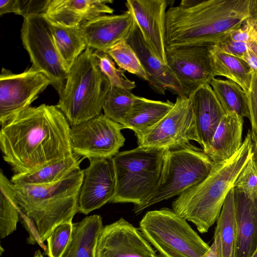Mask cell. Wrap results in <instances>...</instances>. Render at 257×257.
Wrapping results in <instances>:
<instances>
[{
  "mask_svg": "<svg viewBox=\"0 0 257 257\" xmlns=\"http://www.w3.org/2000/svg\"><path fill=\"white\" fill-rule=\"evenodd\" d=\"M71 126L56 105L42 104L17 113L1 125L0 148L14 174L36 172L73 153Z\"/></svg>",
  "mask_w": 257,
  "mask_h": 257,
  "instance_id": "obj_1",
  "label": "cell"
},
{
  "mask_svg": "<svg viewBox=\"0 0 257 257\" xmlns=\"http://www.w3.org/2000/svg\"><path fill=\"white\" fill-rule=\"evenodd\" d=\"M257 16V0H183L166 13V47L211 46Z\"/></svg>",
  "mask_w": 257,
  "mask_h": 257,
  "instance_id": "obj_2",
  "label": "cell"
},
{
  "mask_svg": "<svg viewBox=\"0 0 257 257\" xmlns=\"http://www.w3.org/2000/svg\"><path fill=\"white\" fill-rule=\"evenodd\" d=\"M84 170L77 169L62 180L44 185L14 184L20 216L29 231L28 242L46 240L53 229L72 222L78 212V199Z\"/></svg>",
  "mask_w": 257,
  "mask_h": 257,
  "instance_id": "obj_3",
  "label": "cell"
},
{
  "mask_svg": "<svg viewBox=\"0 0 257 257\" xmlns=\"http://www.w3.org/2000/svg\"><path fill=\"white\" fill-rule=\"evenodd\" d=\"M252 155L253 142L249 131L235 154L223 161L213 163L203 180L173 201V210L193 223L200 233L207 232L217 220L228 193Z\"/></svg>",
  "mask_w": 257,
  "mask_h": 257,
  "instance_id": "obj_4",
  "label": "cell"
},
{
  "mask_svg": "<svg viewBox=\"0 0 257 257\" xmlns=\"http://www.w3.org/2000/svg\"><path fill=\"white\" fill-rule=\"evenodd\" d=\"M93 52L87 47L73 63L56 105L71 127L102 113L105 98L111 88Z\"/></svg>",
  "mask_w": 257,
  "mask_h": 257,
  "instance_id": "obj_5",
  "label": "cell"
},
{
  "mask_svg": "<svg viewBox=\"0 0 257 257\" xmlns=\"http://www.w3.org/2000/svg\"><path fill=\"white\" fill-rule=\"evenodd\" d=\"M166 150L139 146L118 152L111 159L115 186L110 202H143L156 187L161 173Z\"/></svg>",
  "mask_w": 257,
  "mask_h": 257,
  "instance_id": "obj_6",
  "label": "cell"
},
{
  "mask_svg": "<svg viewBox=\"0 0 257 257\" xmlns=\"http://www.w3.org/2000/svg\"><path fill=\"white\" fill-rule=\"evenodd\" d=\"M213 163L202 149L190 143L165 152L161 173L151 194L133 211L140 214L162 201L179 195L198 184L208 175Z\"/></svg>",
  "mask_w": 257,
  "mask_h": 257,
  "instance_id": "obj_7",
  "label": "cell"
},
{
  "mask_svg": "<svg viewBox=\"0 0 257 257\" xmlns=\"http://www.w3.org/2000/svg\"><path fill=\"white\" fill-rule=\"evenodd\" d=\"M139 229L160 257H203L210 248L186 220L169 208L147 212Z\"/></svg>",
  "mask_w": 257,
  "mask_h": 257,
  "instance_id": "obj_8",
  "label": "cell"
},
{
  "mask_svg": "<svg viewBox=\"0 0 257 257\" xmlns=\"http://www.w3.org/2000/svg\"><path fill=\"white\" fill-rule=\"evenodd\" d=\"M21 37L31 66L50 80L60 96L65 86L68 71L57 49L50 23L44 15L24 18Z\"/></svg>",
  "mask_w": 257,
  "mask_h": 257,
  "instance_id": "obj_9",
  "label": "cell"
},
{
  "mask_svg": "<svg viewBox=\"0 0 257 257\" xmlns=\"http://www.w3.org/2000/svg\"><path fill=\"white\" fill-rule=\"evenodd\" d=\"M122 125L104 114L71 127L73 153L83 158L111 159L124 145Z\"/></svg>",
  "mask_w": 257,
  "mask_h": 257,
  "instance_id": "obj_10",
  "label": "cell"
},
{
  "mask_svg": "<svg viewBox=\"0 0 257 257\" xmlns=\"http://www.w3.org/2000/svg\"><path fill=\"white\" fill-rule=\"evenodd\" d=\"M51 84L43 73L32 66L19 74L3 68L0 75L1 125L17 113L30 107Z\"/></svg>",
  "mask_w": 257,
  "mask_h": 257,
  "instance_id": "obj_11",
  "label": "cell"
},
{
  "mask_svg": "<svg viewBox=\"0 0 257 257\" xmlns=\"http://www.w3.org/2000/svg\"><path fill=\"white\" fill-rule=\"evenodd\" d=\"M167 64L179 81L184 95L209 84L215 77L210 46L166 47Z\"/></svg>",
  "mask_w": 257,
  "mask_h": 257,
  "instance_id": "obj_12",
  "label": "cell"
},
{
  "mask_svg": "<svg viewBox=\"0 0 257 257\" xmlns=\"http://www.w3.org/2000/svg\"><path fill=\"white\" fill-rule=\"evenodd\" d=\"M193 121L190 97L178 96L172 109L152 129L137 138L138 146L165 150L183 147L190 144Z\"/></svg>",
  "mask_w": 257,
  "mask_h": 257,
  "instance_id": "obj_13",
  "label": "cell"
},
{
  "mask_svg": "<svg viewBox=\"0 0 257 257\" xmlns=\"http://www.w3.org/2000/svg\"><path fill=\"white\" fill-rule=\"evenodd\" d=\"M95 257H160L140 229L121 217L103 226Z\"/></svg>",
  "mask_w": 257,
  "mask_h": 257,
  "instance_id": "obj_14",
  "label": "cell"
},
{
  "mask_svg": "<svg viewBox=\"0 0 257 257\" xmlns=\"http://www.w3.org/2000/svg\"><path fill=\"white\" fill-rule=\"evenodd\" d=\"M89 160V166L84 170L78 199V212L85 215L110 202L115 186L111 159Z\"/></svg>",
  "mask_w": 257,
  "mask_h": 257,
  "instance_id": "obj_15",
  "label": "cell"
},
{
  "mask_svg": "<svg viewBox=\"0 0 257 257\" xmlns=\"http://www.w3.org/2000/svg\"><path fill=\"white\" fill-rule=\"evenodd\" d=\"M127 10L133 14L143 37L153 52L165 64L166 0H128Z\"/></svg>",
  "mask_w": 257,
  "mask_h": 257,
  "instance_id": "obj_16",
  "label": "cell"
},
{
  "mask_svg": "<svg viewBox=\"0 0 257 257\" xmlns=\"http://www.w3.org/2000/svg\"><path fill=\"white\" fill-rule=\"evenodd\" d=\"M188 96L191 99L193 111L188 138L190 141L199 143L206 153L225 112L209 84L200 86Z\"/></svg>",
  "mask_w": 257,
  "mask_h": 257,
  "instance_id": "obj_17",
  "label": "cell"
},
{
  "mask_svg": "<svg viewBox=\"0 0 257 257\" xmlns=\"http://www.w3.org/2000/svg\"><path fill=\"white\" fill-rule=\"evenodd\" d=\"M136 22L132 12L100 16L80 25L87 47L106 52L117 43L127 40Z\"/></svg>",
  "mask_w": 257,
  "mask_h": 257,
  "instance_id": "obj_18",
  "label": "cell"
},
{
  "mask_svg": "<svg viewBox=\"0 0 257 257\" xmlns=\"http://www.w3.org/2000/svg\"><path fill=\"white\" fill-rule=\"evenodd\" d=\"M110 0H51L44 17L53 25L75 27L95 18L112 14Z\"/></svg>",
  "mask_w": 257,
  "mask_h": 257,
  "instance_id": "obj_19",
  "label": "cell"
},
{
  "mask_svg": "<svg viewBox=\"0 0 257 257\" xmlns=\"http://www.w3.org/2000/svg\"><path fill=\"white\" fill-rule=\"evenodd\" d=\"M127 41L140 58L148 75V82L155 91L164 95L168 90L178 96H185L171 68L153 52L145 41L137 25Z\"/></svg>",
  "mask_w": 257,
  "mask_h": 257,
  "instance_id": "obj_20",
  "label": "cell"
},
{
  "mask_svg": "<svg viewBox=\"0 0 257 257\" xmlns=\"http://www.w3.org/2000/svg\"><path fill=\"white\" fill-rule=\"evenodd\" d=\"M237 242L235 257H251L257 248V198L234 189Z\"/></svg>",
  "mask_w": 257,
  "mask_h": 257,
  "instance_id": "obj_21",
  "label": "cell"
},
{
  "mask_svg": "<svg viewBox=\"0 0 257 257\" xmlns=\"http://www.w3.org/2000/svg\"><path fill=\"white\" fill-rule=\"evenodd\" d=\"M243 117L235 112L222 117L205 153L213 163L231 158L240 149L243 141Z\"/></svg>",
  "mask_w": 257,
  "mask_h": 257,
  "instance_id": "obj_22",
  "label": "cell"
},
{
  "mask_svg": "<svg viewBox=\"0 0 257 257\" xmlns=\"http://www.w3.org/2000/svg\"><path fill=\"white\" fill-rule=\"evenodd\" d=\"M174 103L137 96L132 108L121 124L132 130L137 138L152 129L173 107Z\"/></svg>",
  "mask_w": 257,
  "mask_h": 257,
  "instance_id": "obj_23",
  "label": "cell"
},
{
  "mask_svg": "<svg viewBox=\"0 0 257 257\" xmlns=\"http://www.w3.org/2000/svg\"><path fill=\"white\" fill-rule=\"evenodd\" d=\"M103 226L101 217L96 214L73 223L71 240L63 257H95L98 238Z\"/></svg>",
  "mask_w": 257,
  "mask_h": 257,
  "instance_id": "obj_24",
  "label": "cell"
},
{
  "mask_svg": "<svg viewBox=\"0 0 257 257\" xmlns=\"http://www.w3.org/2000/svg\"><path fill=\"white\" fill-rule=\"evenodd\" d=\"M84 158L73 154L69 157L28 174H14L11 181L14 184L49 185L57 182L78 169Z\"/></svg>",
  "mask_w": 257,
  "mask_h": 257,
  "instance_id": "obj_25",
  "label": "cell"
},
{
  "mask_svg": "<svg viewBox=\"0 0 257 257\" xmlns=\"http://www.w3.org/2000/svg\"><path fill=\"white\" fill-rule=\"evenodd\" d=\"M214 237L218 239L220 257H235L237 226L233 188L229 190L224 202Z\"/></svg>",
  "mask_w": 257,
  "mask_h": 257,
  "instance_id": "obj_26",
  "label": "cell"
},
{
  "mask_svg": "<svg viewBox=\"0 0 257 257\" xmlns=\"http://www.w3.org/2000/svg\"><path fill=\"white\" fill-rule=\"evenodd\" d=\"M215 76H221L238 84L247 93L253 69L243 59L222 52L210 46Z\"/></svg>",
  "mask_w": 257,
  "mask_h": 257,
  "instance_id": "obj_27",
  "label": "cell"
},
{
  "mask_svg": "<svg viewBox=\"0 0 257 257\" xmlns=\"http://www.w3.org/2000/svg\"><path fill=\"white\" fill-rule=\"evenodd\" d=\"M50 25L57 49L68 72L76 60L87 48L81 27Z\"/></svg>",
  "mask_w": 257,
  "mask_h": 257,
  "instance_id": "obj_28",
  "label": "cell"
},
{
  "mask_svg": "<svg viewBox=\"0 0 257 257\" xmlns=\"http://www.w3.org/2000/svg\"><path fill=\"white\" fill-rule=\"evenodd\" d=\"M209 84L225 113L235 112L242 117L249 119L247 95L238 84L228 79L216 78Z\"/></svg>",
  "mask_w": 257,
  "mask_h": 257,
  "instance_id": "obj_29",
  "label": "cell"
},
{
  "mask_svg": "<svg viewBox=\"0 0 257 257\" xmlns=\"http://www.w3.org/2000/svg\"><path fill=\"white\" fill-rule=\"evenodd\" d=\"M20 210L14 184L0 172V237L4 238L17 229Z\"/></svg>",
  "mask_w": 257,
  "mask_h": 257,
  "instance_id": "obj_30",
  "label": "cell"
},
{
  "mask_svg": "<svg viewBox=\"0 0 257 257\" xmlns=\"http://www.w3.org/2000/svg\"><path fill=\"white\" fill-rule=\"evenodd\" d=\"M136 98L137 96L130 90L111 86L103 103V114L112 120L122 124Z\"/></svg>",
  "mask_w": 257,
  "mask_h": 257,
  "instance_id": "obj_31",
  "label": "cell"
},
{
  "mask_svg": "<svg viewBox=\"0 0 257 257\" xmlns=\"http://www.w3.org/2000/svg\"><path fill=\"white\" fill-rule=\"evenodd\" d=\"M106 53L119 68L148 81V75L140 58L127 40L115 45Z\"/></svg>",
  "mask_w": 257,
  "mask_h": 257,
  "instance_id": "obj_32",
  "label": "cell"
},
{
  "mask_svg": "<svg viewBox=\"0 0 257 257\" xmlns=\"http://www.w3.org/2000/svg\"><path fill=\"white\" fill-rule=\"evenodd\" d=\"M93 53L100 70L109 80L111 86L130 91L136 87L135 82L125 75L124 70L116 67L115 62L106 52L94 50Z\"/></svg>",
  "mask_w": 257,
  "mask_h": 257,
  "instance_id": "obj_33",
  "label": "cell"
},
{
  "mask_svg": "<svg viewBox=\"0 0 257 257\" xmlns=\"http://www.w3.org/2000/svg\"><path fill=\"white\" fill-rule=\"evenodd\" d=\"M73 230L72 222H65L57 225L46 240V254L49 257H63L70 243Z\"/></svg>",
  "mask_w": 257,
  "mask_h": 257,
  "instance_id": "obj_34",
  "label": "cell"
},
{
  "mask_svg": "<svg viewBox=\"0 0 257 257\" xmlns=\"http://www.w3.org/2000/svg\"><path fill=\"white\" fill-rule=\"evenodd\" d=\"M233 188L250 197L257 198V162L253 153L236 177Z\"/></svg>",
  "mask_w": 257,
  "mask_h": 257,
  "instance_id": "obj_35",
  "label": "cell"
},
{
  "mask_svg": "<svg viewBox=\"0 0 257 257\" xmlns=\"http://www.w3.org/2000/svg\"><path fill=\"white\" fill-rule=\"evenodd\" d=\"M251 124V137L257 144V70L253 69L250 86L246 93Z\"/></svg>",
  "mask_w": 257,
  "mask_h": 257,
  "instance_id": "obj_36",
  "label": "cell"
},
{
  "mask_svg": "<svg viewBox=\"0 0 257 257\" xmlns=\"http://www.w3.org/2000/svg\"><path fill=\"white\" fill-rule=\"evenodd\" d=\"M233 40L249 43L257 37V16L247 19L239 28L228 33Z\"/></svg>",
  "mask_w": 257,
  "mask_h": 257,
  "instance_id": "obj_37",
  "label": "cell"
},
{
  "mask_svg": "<svg viewBox=\"0 0 257 257\" xmlns=\"http://www.w3.org/2000/svg\"><path fill=\"white\" fill-rule=\"evenodd\" d=\"M212 45L222 52L241 59L245 55L248 47V43L233 40L228 34Z\"/></svg>",
  "mask_w": 257,
  "mask_h": 257,
  "instance_id": "obj_38",
  "label": "cell"
},
{
  "mask_svg": "<svg viewBox=\"0 0 257 257\" xmlns=\"http://www.w3.org/2000/svg\"><path fill=\"white\" fill-rule=\"evenodd\" d=\"M51 0H18L19 13L24 18L44 15Z\"/></svg>",
  "mask_w": 257,
  "mask_h": 257,
  "instance_id": "obj_39",
  "label": "cell"
},
{
  "mask_svg": "<svg viewBox=\"0 0 257 257\" xmlns=\"http://www.w3.org/2000/svg\"><path fill=\"white\" fill-rule=\"evenodd\" d=\"M253 69L257 70V37L248 43L246 53L243 59Z\"/></svg>",
  "mask_w": 257,
  "mask_h": 257,
  "instance_id": "obj_40",
  "label": "cell"
},
{
  "mask_svg": "<svg viewBox=\"0 0 257 257\" xmlns=\"http://www.w3.org/2000/svg\"><path fill=\"white\" fill-rule=\"evenodd\" d=\"M19 7L18 0H1L0 15L8 13L19 15Z\"/></svg>",
  "mask_w": 257,
  "mask_h": 257,
  "instance_id": "obj_41",
  "label": "cell"
},
{
  "mask_svg": "<svg viewBox=\"0 0 257 257\" xmlns=\"http://www.w3.org/2000/svg\"><path fill=\"white\" fill-rule=\"evenodd\" d=\"M203 257H220L218 239L214 237V241L207 252Z\"/></svg>",
  "mask_w": 257,
  "mask_h": 257,
  "instance_id": "obj_42",
  "label": "cell"
},
{
  "mask_svg": "<svg viewBox=\"0 0 257 257\" xmlns=\"http://www.w3.org/2000/svg\"><path fill=\"white\" fill-rule=\"evenodd\" d=\"M253 157L257 162V144L253 143Z\"/></svg>",
  "mask_w": 257,
  "mask_h": 257,
  "instance_id": "obj_43",
  "label": "cell"
},
{
  "mask_svg": "<svg viewBox=\"0 0 257 257\" xmlns=\"http://www.w3.org/2000/svg\"><path fill=\"white\" fill-rule=\"evenodd\" d=\"M33 257H44L40 250H37L35 251Z\"/></svg>",
  "mask_w": 257,
  "mask_h": 257,
  "instance_id": "obj_44",
  "label": "cell"
},
{
  "mask_svg": "<svg viewBox=\"0 0 257 257\" xmlns=\"http://www.w3.org/2000/svg\"><path fill=\"white\" fill-rule=\"evenodd\" d=\"M251 257H257V248Z\"/></svg>",
  "mask_w": 257,
  "mask_h": 257,
  "instance_id": "obj_45",
  "label": "cell"
}]
</instances>
